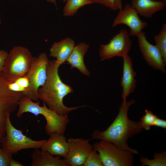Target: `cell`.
<instances>
[{
  "label": "cell",
  "mask_w": 166,
  "mask_h": 166,
  "mask_svg": "<svg viewBox=\"0 0 166 166\" xmlns=\"http://www.w3.org/2000/svg\"><path fill=\"white\" fill-rule=\"evenodd\" d=\"M133 99L128 101H122L119 113L112 124L105 130L94 131L91 139H98L111 142L121 148L138 154V151L130 148L128 144V139L133 136L141 133L143 129L139 122L129 119L128 112L130 107L135 103Z\"/></svg>",
  "instance_id": "cell-1"
},
{
  "label": "cell",
  "mask_w": 166,
  "mask_h": 166,
  "mask_svg": "<svg viewBox=\"0 0 166 166\" xmlns=\"http://www.w3.org/2000/svg\"><path fill=\"white\" fill-rule=\"evenodd\" d=\"M61 64L56 60H49L47 67V78L43 86L38 90L39 99L45 103L50 110L63 116H68L70 112L84 106L69 107L63 103L64 97L73 92L72 87L63 83L58 73Z\"/></svg>",
  "instance_id": "cell-2"
},
{
  "label": "cell",
  "mask_w": 166,
  "mask_h": 166,
  "mask_svg": "<svg viewBox=\"0 0 166 166\" xmlns=\"http://www.w3.org/2000/svg\"><path fill=\"white\" fill-rule=\"evenodd\" d=\"M39 104V101L34 102L24 95L19 101L16 116L20 117L23 113L27 112L32 113L35 116L42 115L46 121L45 129L48 135L53 132L64 134L67 124L69 121L68 116L59 115L55 111L49 109L44 102L42 106Z\"/></svg>",
  "instance_id": "cell-3"
},
{
  "label": "cell",
  "mask_w": 166,
  "mask_h": 166,
  "mask_svg": "<svg viewBox=\"0 0 166 166\" xmlns=\"http://www.w3.org/2000/svg\"><path fill=\"white\" fill-rule=\"evenodd\" d=\"M32 58L31 52L25 47L16 46L12 49L5 61L3 71L9 82L26 76Z\"/></svg>",
  "instance_id": "cell-4"
},
{
  "label": "cell",
  "mask_w": 166,
  "mask_h": 166,
  "mask_svg": "<svg viewBox=\"0 0 166 166\" xmlns=\"http://www.w3.org/2000/svg\"><path fill=\"white\" fill-rule=\"evenodd\" d=\"M10 114L8 113L6 116V134L1 144L2 149L12 155L22 149L41 148L46 140H34L24 135L22 130L17 129L12 124Z\"/></svg>",
  "instance_id": "cell-5"
},
{
  "label": "cell",
  "mask_w": 166,
  "mask_h": 166,
  "mask_svg": "<svg viewBox=\"0 0 166 166\" xmlns=\"http://www.w3.org/2000/svg\"><path fill=\"white\" fill-rule=\"evenodd\" d=\"M93 148L99 154L104 166L133 165V153L111 142L100 140L93 144Z\"/></svg>",
  "instance_id": "cell-6"
},
{
  "label": "cell",
  "mask_w": 166,
  "mask_h": 166,
  "mask_svg": "<svg viewBox=\"0 0 166 166\" xmlns=\"http://www.w3.org/2000/svg\"><path fill=\"white\" fill-rule=\"evenodd\" d=\"M49 60L44 52L33 57L31 66L26 76L29 86L24 95L34 101L39 100L38 89L45 84L47 78V67Z\"/></svg>",
  "instance_id": "cell-7"
},
{
  "label": "cell",
  "mask_w": 166,
  "mask_h": 166,
  "mask_svg": "<svg viewBox=\"0 0 166 166\" xmlns=\"http://www.w3.org/2000/svg\"><path fill=\"white\" fill-rule=\"evenodd\" d=\"M8 83L3 72H0V144L6 134L7 115L15 110L19 100L24 96L22 92L10 90Z\"/></svg>",
  "instance_id": "cell-8"
},
{
  "label": "cell",
  "mask_w": 166,
  "mask_h": 166,
  "mask_svg": "<svg viewBox=\"0 0 166 166\" xmlns=\"http://www.w3.org/2000/svg\"><path fill=\"white\" fill-rule=\"evenodd\" d=\"M130 36L126 30L122 29L109 40L108 43L100 44L99 55L101 61L128 54L132 44Z\"/></svg>",
  "instance_id": "cell-9"
},
{
  "label": "cell",
  "mask_w": 166,
  "mask_h": 166,
  "mask_svg": "<svg viewBox=\"0 0 166 166\" xmlns=\"http://www.w3.org/2000/svg\"><path fill=\"white\" fill-rule=\"evenodd\" d=\"M89 140L71 138L67 140L69 148L64 160L68 166H83L93 147Z\"/></svg>",
  "instance_id": "cell-10"
},
{
  "label": "cell",
  "mask_w": 166,
  "mask_h": 166,
  "mask_svg": "<svg viewBox=\"0 0 166 166\" xmlns=\"http://www.w3.org/2000/svg\"><path fill=\"white\" fill-rule=\"evenodd\" d=\"M123 24L129 27L130 36H136L147 26V22L142 20L131 5L126 4L122 10H119L113 20L112 27Z\"/></svg>",
  "instance_id": "cell-11"
},
{
  "label": "cell",
  "mask_w": 166,
  "mask_h": 166,
  "mask_svg": "<svg viewBox=\"0 0 166 166\" xmlns=\"http://www.w3.org/2000/svg\"><path fill=\"white\" fill-rule=\"evenodd\" d=\"M136 37L140 50L147 63L165 73L166 63L157 47L148 41L144 32L141 31Z\"/></svg>",
  "instance_id": "cell-12"
},
{
  "label": "cell",
  "mask_w": 166,
  "mask_h": 166,
  "mask_svg": "<svg viewBox=\"0 0 166 166\" xmlns=\"http://www.w3.org/2000/svg\"><path fill=\"white\" fill-rule=\"evenodd\" d=\"M123 59V73L120 84L122 87L121 97L123 101H126L130 94L133 93L136 88V73L134 70L132 60L128 54L122 57Z\"/></svg>",
  "instance_id": "cell-13"
},
{
  "label": "cell",
  "mask_w": 166,
  "mask_h": 166,
  "mask_svg": "<svg viewBox=\"0 0 166 166\" xmlns=\"http://www.w3.org/2000/svg\"><path fill=\"white\" fill-rule=\"evenodd\" d=\"M41 148V151L47 152L53 156L63 157L66 155L69 148L67 140L63 134L53 132L49 135Z\"/></svg>",
  "instance_id": "cell-14"
},
{
  "label": "cell",
  "mask_w": 166,
  "mask_h": 166,
  "mask_svg": "<svg viewBox=\"0 0 166 166\" xmlns=\"http://www.w3.org/2000/svg\"><path fill=\"white\" fill-rule=\"evenodd\" d=\"M89 45L84 42H80L75 45L67 59V63L71 65V68H76L84 75L89 76L90 73L86 67L84 62V57L87 52Z\"/></svg>",
  "instance_id": "cell-15"
},
{
  "label": "cell",
  "mask_w": 166,
  "mask_h": 166,
  "mask_svg": "<svg viewBox=\"0 0 166 166\" xmlns=\"http://www.w3.org/2000/svg\"><path fill=\"white\" fill-rule=\"evenodd\" d=\"M166 5L165 2L153 0H132L131 4L139 15L148 18L164 9Z\"/></svg>",
  "instance_id": "cell-16"
},
{
  "label": "cell",
  "mask_w": 166,
  "mask_h": 166,
  "mask_svg": "<svg viewBox=\"0 0 166 166\" xmlns=\"http://www.w3.org/2000/svg\"><path fill=\"white\" fill-rule=\"evenodd\" d=\"M75 45L74 40L69 37L54 42L49 49V56L56 58L61 65L64 63L71 53Z\"/></svg>",
  "instance_id": "cell-17"
},
{
  "label": "cell",
  "mask_w": 166,
  "mask_h": 166,
  "mask_svg": "<svg viewBox=\"0 0 166 166\" xmlns=\"http://www.w3.org/2000/svg\"><path fill=\"white\" fill-rule=\"evenodd\" d=\"M34 149L31 155V166H68L59 156H54L47 152Z\"/></svg>",
  "instance_id": "cell-18"
},
{
  "label": "cell",
  "mask_w": 166,
  "mask_h": 166,
  "mask_svg": "<svg viewBox=\"0 0 166 166\" xmlns=\"http://www.w3.org/2000/svg\"><path fill=\"white\" fill-rule=\"evenodd\" d=\"M63 10L64 16H71L81 7L93 3L90 0H67Z\"/></svg>",
  "instance_id": "cell-19"
},
{
  "label": "cell",
  "mask_w": 166,
  "mask_h": 166,
  "mask_svg": "<svg viewBox=\"0 0 166 166\" xmlns=\"http://www.w3.org/2000/svg\"><path fill=\"white\" fill-rule=\"evenodd\" d=\"M155 45L160 51L165 62L166 63V24H163L158 34L155 35Z\"/></svg>",
  "instance_id": "cell-20"
},
{
  "label": "cell",
  "mask_w": 166,
  "mask_h": 166,
  "mask_svg": "<svg viewBox=\"0 0 166 166\" xmlns=\"http://www.w3.org/2000/svg\"><path fill=\"white\" fill-rule=\"evenodd\" d=\"M153 159L149 160L147 158L141 157L140 162L142 166H166V153L165 151L160 153H156Z\"/></svg>",
  "instance_id": "cell-21"
},
{
  "label": "cell",
  "mask_w": 166,
  "mask_h": 166,
  "mask_svg": "<svg viewBox=\"0 0 166 166\" xmlns=\"http://www.w3.org/2000/svg\"><path fill=\"white\" fill-rule=\"evenodd\" d=\"M145 114L140 118L139 121L141 127L146 130H150L151 127L153 126L158 117L151 111L147 109L145 110Z\"/></svg>",
  "instance_id": "cell-22"
},
{
  "label": "cell",
  "mask_w": 166,
  "mask_h": 166,
  "mask_svg": "<svg viewBox=\"0 0 166 166\" xmlns=\"http://www.w3.org/2000/svg\"><path fill=\"white\" fill-rule=\"evenodd\" d=\"M83 166H103L104 165L99 154L93 149L87 157Z\"/></svg>",
  "instance_id": "cell-23"
},
{
  "label": "cell",
  "mask_w": 166,
  "mask_h": 166,
  "mask_svg": "<svg viewBox=\"0 0 166 166\" xmlns=\"http://www.w3.org/2000/svg\"><path fill=\"white\" fill-rule=\"evenodd\" d=\"M12 155L6 152L0 146V166H9Z\"/></svg>",
  "instance_id": "cell-24"
},
{
  "label": "cell",
  "mask_w": 166,
  "mask_h": 166,
  "mask_svg": "<svg viewBox=\"0 0 166 166\" xmlns=\"http://www.w3.org/2000/svg\"><path fill=\"white\" fill-rule=\"evenodd\" d=\"M93 3L102 4L113 10H117V0H93Z\"/></svg>",
  "instance_id": "cell-25"
},
{
  "label": "cell",
  "mask_w": 166,
  "mask_h": 166,
  "mask_svg": "<svg viewBox=\"0 0 166 166\" xmlns=\"http://www.w3.org/2000/svg\"><path fill=\"white\" fill-rule=\"evenodd\" d=\"M7 85L9 89L15 92H22L23 94L27 90V89L22 87L15 81L11 82H8Z\"/></svg>",
  "instance_id": "cell-26"
},
{
  "label": "cell",
  "mask_w": 166,
  "mask_h": 166,
  "mask_svg": "<svg viewBox=\"0 0 166 166\" xmlns=\"http://www.w3.org/2000/svg\"><path fill=\"white\" fill-rule=\"evenodd\" d=\"M14 81H15L22 87L27 90L29 86V82L26 76L19 77Z\"/></svg>",
  "instance_id": "cell-27"
},
{
  "label": "cell",
  "mask_w": 166,
  "mask_h": 166,
  "mask_svg": "<svg viewBox=\"0 0 166 166\" xmlns=\"http://www.w3.org/2000/svg\"><path fill=\"white\" fill-rule=\"evenodd\" d=\"M6 57V54L2 50H0V72L3 70V66Z\"/></svg>",
  "instance_id": "cell-28"
},
{
  "label": "cell",
  "mask_w": 166,
  "mask_h": 166,
  "mask_svg": "<svg viewBox=\"0 0 166 166\" xmlns=\"http://www.w3.org/2000/svg\"><path fill=\"white\" fill-rule=\"evenodd\" d=\"M153 126L166 129V121L160 119L158 117L156 120Z\"/></svg>",
  "instance_id": "cell-29"
},
{
  "label": "cell",
  "mask_w": 166,
  "mask_h": 166,
  "mask_svg": "<svg viewBox=\"0 0 166 166\" xmlns=\"http://www.w3.org/2000/svg\"><path fill=\"white\" fill-rule=\"evenodd\" d=\"M9 166H23L20 162L14 160L12 157L9 162Z\"/></svg>",
  "instance_id": "cell-30"
},
{
  "label": "cell",
  "mask_w": 166,
  "mask_h": 166,
  "mask_svg": "<svg viewBox=\"0 0 166 166\" xmlns=\"http://www.w3.org/2000/svg\"><path fill=\"white\" fill-rule=\"evenodd\" d=\"M117 6L118 10H121L122 9V0H117Z\"/></svg>",
  "instance_id": "cell-31"
},
{
  "label": "cell",
  "mask_w": 166,
  "mask_h": 166,
  "mask_svg": "<svg viewBox=\"0 0 166 166\" xmlns=\"http://www.w3.org/2000/svg\"><path fill=\"white\" fill-rule=\"evenodd\" d=\"M46 1L48 2L54 4L56 6H57V0H46Z\"/></svg>",
  "instance_id": "cell-32"
},
{
  "label": "cell",
  "mask_w": 166,
  "mask_h": 166,
  "mask_svg": "<svg viewBox=\"0 0 166 166\" xmlns=\"http://www.w3.org/2000/svg\"><path fill=\"white\" fill-rule=\"evenodd\" d=\"M1 23H2V20H1V14H0V25L1 24Z\"/></svg>",
  "instance_id": "cell-33"
},
{
  "label": "cell",
  "mask_w": 166,
  "mask_h": 166,
  "mask_svg": "<svg viewBox=\"0 0 166 166\" xmlns=\"http://www.w3.org/2000/svg\"><path fill=\"white\" fill-rule=\"evenodd\" d=\"M155 1H163L164 2H166V0H153Z\"/></svg>",
  "instance_id": "cell-34"
},
{
  "label": "cell",
  "mask_w": 166,
  "mask_h": 166,
  "mask_svg": "<svg viewBox=\"0 0 166 166\" xmlns=\"http://www.w3.org/2000/svg\"><path fill=\"white\" fill-rule=\"evenodd\" d=\"M64 2H66L67 0H63Z\"/></svg>",
  "instance_id": "cell-35"
},
{
  "label": "cell",
  "mask_w": 166,
  "mask_h": 166,
  "mask_svg": "<svg viewBox=\"0 0 166 166\" xmlns=\"http://www.w3.org/2000/svg\"><path fill=\"white\" fill-rule=\"evenodd\" d=\"M90 0L92 2V1H93V0Z\"/></svg>",
  "instance_id": "cell-36"
}]
</instances>
